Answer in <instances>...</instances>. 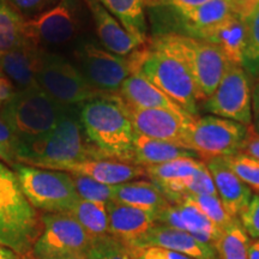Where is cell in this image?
<instances>
[{
    "mask_svg": "<svg viewBox=\"0 0 259 259\" xmlns=\"http://www.w3.org/2000/svg\"><path fill=\"white\" fill-rule=\"evenodd\" d=\"M250 127L216 115L192 119L187 127L184 148L203 162L241 153Z\"/></svg>",
    "mask_w": 259,
    "mask_h": 259,
    "instance_id": "8",
    "label": "cell"
},
{
    "mask_svg": "<svg viewBox=\"0 0 259 259\" xmlns=\"http://www.w3.org/2000/svg\"><path fill=\"white\" fill-rule=\"evenodd\" d=\"M29 203L45 213H67L80 199L70 173L30 164L11 167Z\"/></svg>",
    "mask_w": 259,
    "mask_h": 259,
    "instance_id": "7",
    "label": "cell"
},
{
    "mask_svg": "<svg viewBox=\"0 0 259 259\" xmlns=\"http://www.w3.org/2000/svg\"><path fill=\"white\" fill-rule=\"evenodd\" d=\"M186 198L196 204L220 229L226 228L236 220L227 212L218 194H197V196H189Z\"/></svg>",
    "mask_w": 259,
    "mask_h": 259,
    "instance_id": "35",
    "label": "cell"
},
{
    "mask_svg": "<svg viewBox=\"0 0 259 259\" xmlns=\"http://www.w3.org/2000/svg\"><path fill=\"white\" fill-rule=\"evenodd\" d=\"M70 176L80 199L103 204L113 202V187L114 186L101 184L92 178L79 176V174L70 173Z\"/></svg>",
    "mask_w": 259,
    "mask_h": 259,
    "instance_id": "34",
    "label": "cell"
},
{
    "mask_svg": "<svg viewBox=\"0 0 259 259\" xmlns=\"http://www.w3.org/2000/svg\"><path fill=\"white\" fill-rule=\"evenodd\" d=\"M135 164L141 167H150L166 162L178 160V158L193 157L197 158L196 154L169 142L160 141L147 137L135 131Z\"/></svg>",
    "mask_w": 259,
    "mask_h": 259,
    "instance_id": "26",
    "label": "cell"
},
{
    "mask_svg": "<svg viewBox=\"0 0 259 259\" xmlns=\"http://www.w3.org/2000/svg\"><path fill=\"white\" fill-rule=\"evenodd\" d=\"M246 27V47L242 67L250 76L259 77V0L241 16Z\"/></svg>",
    "mask_w": 259,
    "mask_h": 259,
    "instance_id": "31",
    "label": "cell"
},
{
    "mask_svg": "<svg viewBox=\"0 0 259 259\" xmlns=\"http://www.w3.org/2000/svg\"><path fill=\"white\" fill-rule=\"evenodd\" d=\"M42 229L32 247L34 259H60L88 251L93 238L69 213H44Z\"/></svg>",
    "mask_w": 259,
    "mask_h": 259,
    "instance_id": "13",
    "label": "cell"
},
{
    "mask_svg": "<svg viewBox=\"0 0 259 259\" xmlns=\"http://www.w3.org/2000/svg\"><path fill=\"white\" fill-rule=\"evenodd\" d=\"M54 170H63L71 174H79L92 178L101 184L109 186L120 185L138 178L147 177L145 168L135 163L122 162L113 158H95L78 162L61 163L50 168Z\"/></svg>",
    "mask_w": 259,
    "mask_h": 259,
    "instance_id": "16",
    "label": "cell"
},
{
    "mask_svg": "<svg viewBox=\"0 0 259 259\" xmlns=\"http://www.w3.org/2000/svg\"><path fill=\"white\" fill-rule=\"evenodd\" d=\"M67 213L76 220L92 238L108 234L107 204L79 199Z\"/></svg>",
    "mask_w": 259,
    "mask_h": 259,
    "instance_id": "29",
    "label": "cell"
},
{
    "mask_svg": "<svg viewBox=\"0 0 259 259\" xmlns=\"http://www.w3.org/2000/svg\"><path fill=\"white\" fill-rule=\"evenodd\" d=\"M89 141L108 158L135 163V128L118 95L103 96L79 107Z\"/></svg>",
    "mask_w": 259,
    "mask_h": 259,
    "instance_id": "3",
    "label": "cell"
},
{
    "mask_svg": "<svg viewBox=\"0 0 259 259\" xmlns=\"http://www.w3.org/2000/svg\"><path fill=\"white\" fill-rule=\"evenodd\" d=\"M248 259H259V240L251 241L248 247Z\"/></svg>",
    "mask_w": 259,
    "mask_h": 259,
    "instance_id": "46",
    "label": "cell"
},
{
    "mask_svg": "<svg viewBox=\"0 0 259 259\" xmlns=\"http://www.w3.org/2000/svg\"><path fill=\"white\" fill-rule=\"evenodd\" d=\"M77 67L93 87L106 95H118L122 83L132 73L127 57H120L93 41L82 40L73 51Z\"/></svg>",
    "mask_w": 259,
    "mask_h": 259,
    "instance_id": "10",
    "label": "cell"
},
{
    "mask_svg": "<svg viewBox=\"0 0 259 259\" xmlns=\"http://www.w3.org/2000/svg\"><path fill=\"white\" fill-rule=\"evenodd\" d=\"M241 153L251 155L259 160V135L255 134L253 128H250L247 138H246L244 147L241 149Z\"/></svg>",
    "mask_w": 259,
    "mask_h": 259,
    "instance_id": "42",
    "label": "cell"
},
{
    "mask_svg": "<svg viewBox=\"0 0 259 259\" xmlns=\"http://www.w3.org/2000/svg\"><path fill=\"white\" fill-rule=\"evenodd\" d=\"M120 102L136 132L184 148L187 127L194 118L167 109L136 108L121 100Z\"/></svg>",
    "mask_w": 259,
    "mask_h": 259,
    "instance_id": "14",
    "label": "cell"
},
{
    "mask_svg": "<svg viewBox=\"0 0 259 259\" xmlns=\"http://www.w3.org/2000/svg\"><path fill=\"white\" fill-rule=\"evenodd\" d=\"M0 259H21V257L10 248L0 246Z\"/></svg>",
    "mask_w": 259,
    "mask_h": 259,
    "instance_id": "45",
    "label": "cell"
},
{
    "mask_svg": "<svg viewBox=\"0 0 259 259\" xmlns=\"http://www.w3.org/2000/svg\"><path fill=\"white\" fill-rule=\"evenodd\" d=\"M155 37L186 65L196 84L200 102L211 96L231 64L223 52L210 42L185 35L162 34Z\"/></svg>",
    "mask_w": 259,
    "mask_h": 259,
    "instance_id": "6",
    "label": "cell"
},
{
    "mask_svg": "<svg viewBox=\"0 0 259 259\" xmlns=\"http://www.w3.org/2000/svg\"><path fill=\"white\" fill-rule=\"evenodd\" d=\"M58 0H0L22 16H35L53 6Z\"/></svg>",
    "mask_w": 259,
    "mask_h": 259,
    "instance_id": "38",
    "label": "cell"
},
{
    "mask_svg": "<svg viewBox=\"0 0 259 259\" xmlns=\"http://www.w3.org/2000/svg\"><path fill=\"white\" fill-rule=\"evenodd\" d=\"M45 48L24 42L14 50L0 54V72L14 83L16 89L38 85L37 76L44 63Z\"/></svg>",
    "mask_w": 259,
    "mask_h": 259,
    "instance_id": "17",
    "label": "cell"
},
{
    "mask_svg": "<svg viewBox=\"0 0 259 259\" xmlns=\"http://www.w3.org/2000/svg\"><path fill=\"white\" fill-rule=\"evenodd\" d=\"M79 0H58L25 19V38L37 46H60L76 38L80 28Z\"/></svg>",
    "mask_w": 259,
    "mask_h": 259,
    "instance_id": "12",
    "label": "cell"
},
{
    "mask_svg": "<svg viewBox=\"0 0 259 259\" xmlns=\"http://www.w3.org/2000/svg\"><path fill=\"white\" fill-rule=\"evenodd\" d=\"M203 111L211 115L250 126L252 124V89L250 77L240 65L229 64L215 92L204 100Z\"/></svg>",
    "mask_w": 259,
    "mask_h": 259,
    "instance_id": "11",
    "label": "cell"
},
{
    "mask_svg": "<svg viewBox=\"0 0 259 259\" xmlns=\"http://www.w3.org/2000/svg\"><path fill=\"white\" fill-rule=\"evenodd\" d=\"M204 162L198 158L185 157L145 167L147 177L158 186L169 203L173 204L178 198L181 185L203 167Z\"/></svg>",
    "mask_w": 259,
    "mask_h": 259,
    "instance_id": "24",
    "label": "cell"
},
{
    "mask_svg": "<svg viewBox=\"0 0 259 259\" xmlns=\"http://www.w3.org/2000/svg\"><path fill=\"white\" fill-rule=\"evenodd\" d=\"M128 58L132 72H141L187 115L198 118L200 100L196 84L186 65L176 53L154 37L148 48H138Z\"/></svg>",
    "mask_w": 259,
    "mask_h": 259,
    "instance_id": "2",
    "label": "cell"
},
{
    "mask_svg": "<svg viewBox=\"0 0 259 259\" xmlns=\"http://www.w3.org/2000/svg\"><path fill=\"white\" fill-rule=\"evenodd\" d=\"M239 221L250 238L259 240V194H253L248 205L239 216Z\"/></svg>",
    "mask_w": 259,
    "mask_h": 259,
    "instance_id": "37",
    "label": "cell"
},
{
    "mask_svg": "<svg viewBox=\"0 0 259 259\" xmlns=\"http://www.w3.org/2000/svg\"><path fill=\"white\" fill-rule=\"evenodd\" d=\"M113 202L145 210L157 215L169 205V200L153 181L132 180L113 187Z\"/></svg>",
    "mask_w": 259,
    "mask_h": 259,
    "instance_id": "25",
    "label": "cell"
},
{
    "mask_svg": "<svg viewBox=\"0 0 259 259\" xmlns=\"http://www.w3.org/2000/svg\"><path fill=\"white\" fill-rule=\"evenodd\" d=\"M25 19L14 9L0 3V54L27 42Z\"/></svg>",
    "mask_w": 259,
    "mask_h": 259,
    "instance_id": "30",
    "label": "cell"
},
{
    "mask_svg": "<svg viewBox=\"0 0 259 259\" xmlns=\"http://www.w3.org/2000/svg\"><path fill=\"white\" fill-rule=\"evenodd\" d=\"M257 0H236V14L242 16Z\"/></svg>",
    "mask_w": 259,
    "mask_h": 259,
    "instance_id": "44",
    "label": "cell"
},
{
    "mask_svg": "<svg viewBox=\"0 0 259 259\" xmlns=\"http://www.w3.org/2000/svg\"><path fill=\"white\" fill-rule=\"evenodd\" d=\"M87 254L90 259H134L127 246L109 234L93 238Z\"/></svg>",
    "mask_w": 259,
    "mask_h": 259,
    "instance_id": "33",
    "label": "cell"
},
{
    "mask_svg": "<svg viewBox=\"0 0 259 259\" xmlns=\"http://www.w3.org/2000/svg\"><path fill=\"white\" fill-rule=\"evenodd\" d=\"M252 128L259 135V82L252 90Z\"/></svg>",
    "mask_w": 259,
    "mask_h": 259,
    "instance_id": "43",
    "label": "cell"
},
{
    "mask_svg": "<svg viewBox=\"0 0 259 259\" xmlns=\"http://www.w3.org/2000/svg\"><path fill=\"white\" fill-rule=\"evenodd\" d=\"M108 211V234L127 246L134 247L153 227L156 225V215L145 210L111 202L107 204Z\"/></svg>",
    "mask_w": 259,
    "mask_h": 259,
    "instance_id": "19",
    "label": "cell"
},
{
    "mask_svg": "<svg viewBox=\"0 0 259 259\" xmlns=\"http://www.w3.org/2000/svg\"><path fill=\"white\" fill-rule=\"evenodd\" d=\"M242 183L259 194V160L245 153L222 157Z\"/></svg>",
    "mask_w": 259,
    "mask_h": 259,
    "instance_id": "32",
    "label": "cell"
},
{
    "mask_svg": "<svg viewBox=\"0 0 259 259\" xmlns=\"http://www.w3.org/2000/svg\"><path fill=\"white\" fill-rule=\"evenodd\" d=\"M206 168L211 174L216 192L227 212L239 219L253 197L252 190L235 176L222 157L205 161Z\"/></svg>",
    "mask_w": 259,
    "mask_h": 259,
    "instance_id": "20",
    "label": "cell"
},
{
    "mask_svg": "<svg viewBox=\"0 0 259 259\" xmlns=\"http://www.w3.org/2000/svg\"><path fill=\"white\" fill-rule=\"evenodd\" d=\"M41 229V216L24 196L14 169L0 160V246L28 257Z\"/></svg>",
    "mask_w": 259,
    "mask_h": 259,
    "instance_id": "4",
    "label": "cell"
},
{
    "mask_svg": "<svg viewBox=\"0 0 259 259\" xmlns=\"http://www.w3.org/2000/svg\"><path fill=\"white\" fill-rule=\"evenodd\" d=\"M17 89L8 77L0 72V105L4 106L16 95Z\"/></svg>",
    "mask_w": 259,
    "mask_h": 259,
    "instance_id": "41",
    "label": "cell"
},
{
    "mask_svg": "<svg viewBox=\"0 0 259 259\" xmlns=\"http://www.w3.org/2000/svg\"><path fill=\"white\" fill-rule=\"evenodd\" d=\"M149 246L176 251L193 259H218V254L212 245L198 240L189 233L160 223H156L130 250Z\"/></svg>",
    "mask_w": 259,
    "mask_h": 259,
    "instance_id": "18",
    "label": "cell"
},
{
    "mask_svg": "<svg viewBox=\"0 0 259 259\" xmlns=\"http://www.w3.org/2000/svg\"><path fill=\"white\" fill-rule=\"evenodd\" d=\"M69 108L35 85L17 90L11 101L2 106L0 115L22 144L50 134Z\"/></svg>",
    "mask_w": 259,
    "mask_h": 259,
    "instance_id": "5",
    "label": "cell"
},
{
    "mask_svg": "<svg viewBox=\"0 0 259 259\" xmlns=\"http://www.w3.org/2000/svg\"><path fill=\"white\" fill-rule=\"evenodd\" d=\"M118 96L120 97L121 101L136 108L167 109V111L186 114L173 100H170L166 94L161 92L138 71L132 72L125 79Z\"/></svg>",
    "mask_w": 259,
    "mask_h": 259,
    "instance_id": "23",
    "label": "cell"
},
{
    "mask_svg": "<svg viewBox=\"0 0 259 259\" xmlns=\"http://www.w3.org/2000/svg\"><path fill=\"white\" fill-rule=\"evenodd\" d=\"M251 240L244 227L236 219L221 231L213 242L218 259H248Z\"/></svg>",
    "mask_w": 259,
    "mask_h": 259,
    "instance_id": "28",
    "label": "cell"
},
{
    "mask_svg": "<svg viewBox=\"0 0 259 259\" xmlns=\"http://www.w3.org/2000/svg\"><path fill=\"white\" fill-rule=\"evenodd\" d=\"M131 254L134 259H193L187 257L185 254L178 253L176 251L167 250V248L155 247V246H149V247H139L132 248Z\"/></svg>",
    "mask_w": 259,
    "mask_h": 259,
    "instance_id": "39",
    "label": "cell"
},
{
    "mask_svg": "<svg viewBox=\"0 0 259 259\" xmlns=\"http://www.w3.org/2000/svg\"><path fill=\"white\" fill-rule=\"evenodd\" d=\"M130 35L145 45L147 42V18L144 0H97Z\"/></svg>",
    "mask_w": 259,
    "mask_h": 259,
    "instance_id": "27",
    "label": "cell"
},
{
    "mask_svg": "<svg viewBox=\"0 0 259 259\" xmlns=\"http://www.w3.org/2000/svg\"><path fill=\"white\" fill-rule=\"evenodd\" d=\"M156 223L189 233L198 240L212 246L222 231L187 198L178 204H169L166 209L158 212Z\"/></svg>",
    "mask_w": 259,
    "mask_h": 259,
    "instance_id": "15",
    "label": "cell"
},
{
    "mask_svg": "<svg viewBox=\"0 0 259 259\" xmlns=\"http://www.w3.org/2000/svg\"><path fill=\"white\" fill-rule=\"evenodd\" d=\"M60 259H90L87 254V252H78V253H72L69 255H65V257Z\"/></svg>",
    "mask_w": 259,
    "mask_h": 259,
    "instance_id": "47",
    "label": "cell"
},
{
    "mask_svg": "<svg viewBox=\"0 0 259 259\" xmlns=\"http://www.w3.org/2000/svg\"><path fill=\"white\" fill-rule=\"evenodd\" d=\"M18 144L17 138L12 130L6 124L4 118L0 115V160L11 167L15 163H18Z\"/></svg>",
    "mask_w": 259,
    "mask_h": 259,
    "instance_id": "36",
    "label": "cell"
},
{
    "mask_svg": "<svg viewBox=\"0 0 259 259\" xmlns=\"http://www.w3.org/2000/svg\"><path fill=\"white\" fill-rule=\"evenodd\" d=\"M0 108H2V105H0Z\"/></svg>",
    "mask_w": 259,
    "mask_h": 259,
    "instance_id": "48",
    "label": "cell"
},
{
    "mask_svg": "<svg viewBox=\"0 0 259 259\" xmlns=\"http://www.w3.org/2000/svg\"><path fill=\"white\" fill-rule=\"evenodd\" d=\"M108 158L89 141L79 120V107H70L50 134L18 145L17 162L50 168L61 163Z\"/></svg>",
    "mask_w": 259,
    "mask_h": 259,
    "instance_id": "1",
    "label": "cell"
},
{
    "mask_svg": "<svg viewBox=\"0 0 259 259\" xmlns=\"http://www.w3.org/2000/svg\"><path fill=\"white\" fill-rule=\"evenodd\" d=\"M208 0H144L145 9L156 8V6H167L179 10L193 9L204 4Z\"/></svg>",
    "mask_w": 259,
    "mask_h": 259,
    "instance_id": "40",
    "label": "cell"
},
{
    "mask_svg": "<svg viewBox=\"0 0 259 259\" xmlns=\"http://www.w3.org/2000/svg\"><path fill=\"white\" fill-rule=\"evenodd\" d=\"M88 6L95 23L97 37L102 47L120 57H127L144 46L141 41L130 35L114 16L109 14L97 0H83Z\"/></svg>",
    "mask_w": 259,
    "mask_h": 259,
    "instance_id": "21",
    "label": "cell"
},
{
    "mask_svg": "<svg viewBox=\"0 0 259 259\" xmlns=\"http://www.w3.org/2000/svg\"><path fill=\"white\" fill-rule=\"evenodd\" d=\"M218 46L229 63L242 66L246 47V27L241 16L232 15L221 23L200 31L197 37Z\"/></svg>",
    "mask_w": 259,
    "mask_h": 259,
    "instance_id": "22",
    "label": "cell"
},
{
    "mask_svg": "<svg viewBox=\"0 0 259 259\" xmlns=\"http://www.w3.org/2000/svg\"><path fill=\"white\" fill-rule=\"evenodd\" d=\"M37 84L64 106L80 107L106 95L93 87L76 64L63 56L45 51Z\"/></svg>",
    "mask_w": 259,
    "mask_h": 259,
    "instance_id": "9",
    "label": "cell"
}]
</instances>
